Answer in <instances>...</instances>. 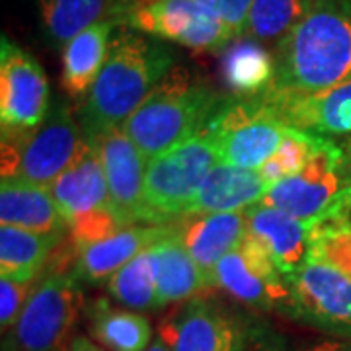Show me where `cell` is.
<instances>
[{
    "instance_id": "cell-1",
    "label": "cell",
    "mask_w": 351,
    "mask_h": 351,
    "mask_svg": "<svg viewBox=\"0 0 351 351\" xmlns=\"http://www.w3.org/2000/svg\"><path fill=\"white\" fill-rule=\"evenodd\" d=\"M174 66L176 53L166 41L119 25L100 75L76 113L88 143L125 125Z\"/></svg>"
},
{
    "instance_id": "cell-2",
    "label": "cell",
    "mask_w": 351,
    "mask_h": 351,
    "mask_svg": "<svg viewBox=\"0 0 351 351\" xmlns=\"http://www.w3.org/2000/svg\"><path fill=\"white\" fill-rule=\"evenodd\" d=\"M265 92L318 94L351 78V0H316L274 51Z\"/></svg>"
},
{
    "instance_id": "cell-3",
    "label": "cell",
    "mask_w": 351,
    "mask_h": 351,
    "mask_svg": "<svg viewBox=\"0 0 351 351\" xmlns=\"http://www.w3.org/2000/svg\"><path fill=\"white\" fill-rule=\"evenodd\" d=\"M225 100L226 96L176 64L131 113L123 131L149 162L170 147L201 133Z\"/></svg>"
},
{
    "instance_id": "cell-4",
    "label": "cell",
    "mask_w": 351,
    "mask_h": 351,
    "mask_svg": "<svg viewBox=\"0 0 351 351\" xmlns=\"http://www.w3.org/2000/svg\"><path fill=\"white\" fill-rule=\"evenodd\" d=\"M86 301L75 269H51L39 279L2 351H69Z\"/></svg>"
},
{
    "instance_id": "cell-5",
    "label": "cell",
    "mask_w": 351,
    "mask_h": 351,
    "mask_svg": "<svg viewBox=\"0 0 351 351\" xmlns=\"http://www.w3.org/2000/svg\"><path fill=\"white\" fill-rule=\"evenodd\" d=\"M221 162L207 129L147 162L145 207L149 225H166L188 213L201 184Z\"/></svg>"
},
{
    "instance_id": "cell-6",
    "label": "cell",
    "mask_w": 351,
    "mask_h": 351,
    "mask_svg": "<svg viewBox=\"0 0 351 351\" xmlns=\"http://www.w3.org/2000/svg\"><path fill=\"white\" fill-rule=\"evenodd\" d=\"M88 147V141L69 106L59 104L36 129L2 138V178L51 188Z\"/></svg>"
},
{
    "instance_id": "cell-7",
    "label": "cell",
    "mask_w": 351,
    "mask_h": 351,
    "mask_svg": "<svg viewBox=\"0 0 351 351\" xmlns=\"http://www.w3.org/2000/svg\"><path fill=\"white\" fill-rule=\"evenodd\" d=\"M156 334L170 351H256L262 338L254 320L203 295L182 302Z\"/></svg>"
},
{
    "instance_id": "cell-8",
    "label": "cell",
    "mask_w": 351,
    "mask_h": 351,
    "mask_svg": "<svg viewBox=\"0 0 351 351\" xmlns=\"http://www.w3.org/2000/svg\"><path fill=\"white\" fill-rule=\"evenodd\" d=\"M205 129L213 137L221 162L250 170H260L287 135V125L262 96H226Z\"/></svg>"
},
{
    "instance_id": "cell-9",
    "label": "cell",
    "mask_w": 351,
    "mask_h": 351,
    "mask_svg": "<svg viewBox=\"0 0 351 351\" xmlns=\"http://www.w3.org/2000/svg\"><path fill=\"white\" fill-rule=\"evenodd\" d=\"M121 25L195 51H225L239 39L195 0H133Z\"/></svg>"
},
{
    "instance_id": "cell-10",
    "label": "cell",
    "mask_w": 351,
    "mask_h": 351,
    "mask_svg": "<svg viewBox=\"0 0 351 351\" xmlns=\"http://www.w3.org/2000/svg\"><path fill=\"white\" fill-rule=\"evenodd\" d=\"M350 186L341 145L336 138L316 135V147L306 166L299 174L274 186L262 203L287 211L302 221H313Z\"/></svg>"
},
{
    "instance_id": "cell-11",
    "label": "cell",
    "mask_w": 351,
    "mask_h": 351,
    "mask_svg": "<svg viewBox=\"0 0 351 351\" xmlns=\"http://www.w3.org/2000/svg\"><path fill=\"white\" fill-rule=\"evenodd\" d=\"M213 285L254 311L291 316L287 276L279 271L269 252L250 232L215 267Z\"/></svg>"
},
{
    "instance_id": "cell-12",
    "label": "cell",
    "mask_w": 351,
    "mask_h": 351,
    "mask_svg": "<svg viewBox=\"0 0 351 351\" xmlns=\"http://www.w3.org/2000/svg\"><path fill=\"white\" fill-rule=\"evenodd\" d=\"M291 316L306 326L351 341V277L308 260L287 276Z\"/></svg>"
},
{
    "instance_id": "cell-13",
    "label": "cell",
    "mask_w": 351,
    "mask_h": 351,
    "mask_svg": "<svg viewBox=\"0 0 351 351\" xmlns=\"http://www.w3.org/2000/svg\"><path fill=\"white\" fill-rule=\"evenodd\" d=\"M49 84L41 64L2 36L0 45V127L2 138L36 129L49 115Z\"/></svg>"
},
{
    "instance_id": "cell-14",
    "label": "cell",
    "mask_w": 351,
    "mask_h": 351,
    "mask_svg": "<svg viewBox=\"0 0 351 351\" xmlns=\"http://www.w3.org/2000/svg\"><path fill=\"white\" fill-rule=\"evenodd\" d=\"M108 180L110 205L125 226L149 225L145 207L147 158L127 137L123 127L108 131L94 143Z\"/></svg>"
},
{
    "instance_id": "cell-15",
    "label": "cell",
    "mask_w": 351,
    "mask_h": 351,
    "mask_svg": "<svg viewBox=\"0 0 351 351\" xmlns=\"http://www.w3.org/2000/svg\"><path fill=\"white\" fill-rule=\"evenodd\" d=\"M287 127L320 137L351 135V78L318 94H260Z\"/></svg>"
},
{
    "instance_id": "cell-16",
    "label": "cell",
    "mask_w": 351,
    "mask_h": 351,
    "mask_svg": "<svg viewBox=\"0 0 351 351\" xmlns=\"http://www.w3.org/2000/svg\"><path fill=\"white\" fill-rule=\"evenodd\" d=\"M174 226L176 234L207 277L209 287H215V267L248 234L246 209L230 213L184 215L176 219Z\"/></svg>"
},
{
    "instance_id": "cell-17",
    "label": "cell",
    "mask_w": 351,
    "mask_h": 351,
    "mask_svg": "<svg viewBox=\"0 0 351 351\" xmlns=\"http://www.w3.org/2000/svg\"><path fill=\"white\" fill-rule=\"evenodd\" d=\"M172 230L174 221L166 225L125 226L112 237L76 252L75 274L86 285H108L113 274H117L141 252L166 239Z\"/></svg>"
},
{
    "instance_id": "cell-18",
    "label": "cell",
    "mask_w": 351,
    "mask_h": 351,
    "mask_svg": "<svg viewBox=\"0 0 351 351\" xmlns=\"http://www.w3.org/2000/svg\"><path fill=\"white\" fill-rule=\"evenodd\" d=\"M248 232L269 252L281 274H293L311 258L313 221H302L277 207L256 203L246 209Z\"/></svg>"
},
{
    "instance_id": "cell-19",
    "label": "cell",
    "mask_w": 351,
    "mask_h": 351,
    "mask_svg": "<svg viewBox=\"0 0 351 351\" xmlns=\"http://www.w3.org/2000/svg\"><path fill=\"white\" fill-rule=\"evenodd\" d=\"M51 193L66 226L104 209H112L104 164L92 143H88L78 160L57 178L51 186Z\"/></svg>"
},
{
    "instance_id": "cell-20",
    "label": "cell",
    "mask_w": 351,
    "mask_h": 351,
    "mask_svg": "<svg viewBox=\"0 0 351 351\" xmlns=\"http://www.w3.org/2000/svg\"><path fill=\"white\" fill-rule=\"evenodd\" d=\"M269 186L258 170L219 162L189 205L186 215L244 211L267 195Z\"/></svg>"
},
{
    "instance_id": "cell-21",
    "label": "cell",
    "mask_w": 351,
    "mask_h": 351,
    "mask_svg": "<svg viewBox=\"0 0 351 351\" xmlns=\"http://www.w3.org/2000/svg\"><path fill=\"white\" fill-rule=\"evenodd\" d=\"M0 223L43 234L69 232L51 188L25 182L16 176L2 178L0 182Z\"/></svg>"
},
{
    "instance_id": "cell-22",
    "label": "cell",
    "mask_w": 351,
    "mask_h": 351,
    "mask_svg": "<svg viewBox=\"0 0 351 351\" xmlns=\"http://www.w3.org/2000/svg\"><path fill=\"white\" fill-rule=\"evenodd\" d=\"M133 0H38L43 36L51 47L63 49L90 25L115 20L121 25Z\"/></svg>"
},
{
    "instance_id": "cell-23",
    "label": "cell",
    "mask_w": 351,
    "mask_h": 351,
    "mask_svg": "<svg viewBox=\"0 0 351 351\" xmlns=\"http://www.w3.org/2000/svg\"><path fill=\"white\" fill-rule=\"evenodd\" d=\"M117 27L119 24L115 20L90 25L63 47L61 82L71 98L84 100L92 90L108 59L110 43Z\"/></svg>"
},
{
    "instance_id": "cell-24",
    "label": "cell",
    "mask_w": 351,
    "mask_h": 351,
    "mask_svg": "<svg viewBox=\"0 0 351 351\" xmlns=\"http://www.w3.org/2000/svg\"><path fill=\"white\" fill-rule=\"evenodd\" d=\"M84 316L92 338L108 351H147L156 338L145 314L113 306L104 297L86 302Z\"/></svg>"
},
{
    "instance_id": "cell-25",
    "label": "cell",
    "mask_w": 351,
    "mask_h": 351,
    "mask_svg": "<svg viewBox=\"0 0 351 351\" xmlns=\"http://www.w3.org/2000/svg\"><path fill=\"white\" fill-rule=\"evenodd\" d=\"M158 274H156V301L158 308L168 304L186 302L197 297L201 291H207L209 283L201 267L191 258L184 242L174 230L154 244Z\"/></svg>"
},
{
    "instance_id": "cell-26",
    "label": "cell",
    "mask_w": 351,
    "mask_h": 351,
    "mask_svg": "<svg viewBox=\"0 0 351 351\" xmlns=\"http://www.w3.org/2000/svg\"><path fill=\"white\" fill-rule=\"evenodd\" d=\"M274 75V53L260 45V41L240 38L223 51V76L234 98L260 96L271 86Z\"/></svg>"
},
{
    "instance_id": "cell-27",
    "label": "cell",
    "mask_w": 351,
    "mask_h": 351,
    "mask_svg": "<svg viewBox=\"0 0 351 351\" xmlns=\"http://www.w3.org/2000/svg\"><path fill=\"white\" fill-rule=\"evenodd\" d=\"M64 234H43L20 226H0V276L14 279H39L51 254Z\"/></svg>"
},
{
    "instance_id": "cell-28",
    "label": "cell",
    "mask_w": 351,
    "mask_h": 351,
    "mask_svg": "<svg viewBox=\"0 0 351 351\" xmlns=\"http://www.w3.org/2000/svg\"><path fill=\"white\" fill-rule=\"evenodd\" d=\"M351 277V215L336 199L320 217L313 219L311 258Z\"/></svg>"
},
{
    "instance_id": "cell-29",
    "label": "cell",
    "mask_w": 351,
    "mask_h": 351,
    "mask_svg": "<svg viewBox=\"0 0 351 351\" xmlns=\"http://www.w3.org/2000/svg\"><path fill=\"white\" fill-rule=\"evenodd\" d=\"M156 250L141 252L108 281V291L121 306L131 311H156Z\"/></svg>"
},
{
    "instance_id": "cell-30",
    "label": "cell",
    "mask_w": 351,
    "mask_h": 351,
    "mask_svg": "<svg viewBox=\"0 0 351 351\" xmlns=\"http://www.w3.org/2000/svg\"><path fill=\"white\" fill-rule=\"evenodd\" d=\"M316 0H252L246 36L277 45L308 14Z\"/></svg>"
},
{
    "instance_id": "cell-31",
    "label": "cell",
    "mask_w": 351,
    "mask_h": 351,
    "mask_svg": "<svg viewBox=\"0 0 351 351\" xmlns=\"http://www.w3.org/2000/svg\"><path fill=\"white\" fill-rule=\"evenodd\" d=\"M314 147H316V135L304 133L295 127H287V135L283 138L281 147L267 162L262 164L258 172L271 189L285 178L299 174L306 166L308 158L313 156Z\"/></svg>"
},
{
    "instance_id": "cell-32",
    "label": "cell",
    "mask_w": 351,
    "mask_h": 351,
    "mask_svg": "<svg viewBox=\"0 0 351 351\" xmlns=\"http://www.w3.org/2000/svg\"><path fill=\"white\" fill-rule=\"evenodd\" d=\"M39 279H14V277L0 276V328H2V334L10 332L16 326L32 293L38 287Z\"/></svg>"
},
{
    "instance_id": "cell-33",
    "label": "cell",
    "mask_w": 351,
    "mask_h": 351,
    "mask_svg": "<svg viewBox=\"0 0 351 351\" xmlns=\"http://www.w3.org/2000/svg\"><path fill=\"white\" fill-rule=\"evenodd\" d=\"M195 2L209 14H213L239 39L246 36L252 0H195Z\"/></svg>"
},
{
    "instance_id": "cell-34",
    "label": "cell",
    "mask_w": 351,
    "mask_h": 351,
    "mask_svg": "<svg viewBox=\"0 0 351 351\" xmlns=\"http://www.w3.org/2000/svg\"><path fill=\"white\" fill-rule=\"evenodd\" d=\"M306 351H351V341H341V339L318 341V343L311 346Z\"/></svg>"
},
{
    "instance_id": "cell-35",
    "label": "cell",
    "mask_w": 351,
    "mask_h": 351,
    "mask_svg": "<svg viewBox=\"0 0 351 351\" xmlns=\"http://www.w3.org/2000/svg\"><path fill=\"white\" fill-rule=\"evenodd\" d=\"M69 351H106L101 346H98L96 341H92L86 336H75V339L71 341Z\"/></svg>"
},
{
    "instance_id": "cell-36",
    "label": "cell",
    "mask_w": 351,
    "mask_h": 351,
    "mask_svg": "<svg viewBox=\"0 0 351 351\" xmlns=\"http://www.w3.org/2000/svg\"><path fill=\"white\" fill-rule=\"evenodd\" d=\"M147 351H170V350H168V346L164 343V339L156 334V338H154V341L151 343V348H149Z\"/></svg>"
},
{
    "instance_id": "cell-37",
    "label": "cell",
    "mask_w": 351,
    "mask_h": 351,
    "mask_svg": "<svg viewBox=\"0 0 351 351\" xmlns=\"http://www.w3.org/2000/svg\"><path fill=\"white\" fill-rule=\"evenodd\" d=\"M341 195H346L348 199H351V186H350V188L343 189V191H341Z\"/></svg>"
}]
</instances>
